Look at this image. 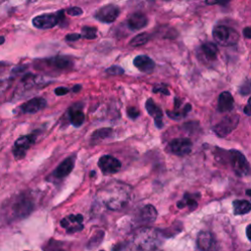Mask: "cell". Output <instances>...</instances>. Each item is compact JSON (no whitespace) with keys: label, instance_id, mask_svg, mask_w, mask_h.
Here are the masks:
<instances>
[{"label":"cell","instance_id":"12","mask_svg":"<svg viewBox=\"0 0 251 251\" xmlns=\"http://www.w3.org/2000/svg\"><path fill=\"white\" fill-rule=\"evenodd\" d=\"M13 214L16 217H26L33 209V202L25 196H20L13 203Z\"/></svg>","mask_w":251,"mask_h":251},{"label":"cell","instance_id":"37","mask_svg":"<svg viewBox=\"0 0 251 251\" xmlns=\"http://www.w3.org/2000/svg\"><path fill=\"white\" fill-rule=\"evenodd\" d=\"M69 89L65 88V87H61V88H57L55 89V95L56 96H59V97H62V96H65L69 93Z\"/></svg>","mask_w":251,"mask_h":251},{"label":"cell","instance_id":"36","mask_svg":"<svg viewBox=\"0 0 251 251\" xmlns=\"http://www.w3.org/2000/svg\"><path fill=\"white\" fill-rule=\"evenodd\" d=\"M153 93H161L163 95H166V96H169V92L168 90H167V88L165 86H158V87H155L153 89Z\"/></svg>","mask_w":251,"mask_h":251},{"label":"cell","instance_id":"35","mask_svg":"<svg viewBox=\"0 0 251 251\" xmlns=\"http://www.w3.org/2000/svg\"><path fill=\"white\" fill-rule=\"evenodd\" d=\"M230 1H232V0H206V3L208 5H217V4L225 5Z\"/></svg>","mask_w":251,"mask_h":251},{"label":"cell","instance_id":"45","mask_svg":"<svg viewBox=\"0 0 251 251\" xmlns=\"http://www.w3.org/2000/svg\"><path fill=\"white\" fill-rule=\"evenodd\" d=\"M248 105H250L251 106V97L249 98V100H248Z\"/></svg>","mask_w":251,"mask_h":251},{"label":"cell","instance_id":"34","mask_svg":"<svg viewBox=\"0 0 251 251\" xmlns=\"http://www.w3.org/2000/svg\"><path fill=\"white\" fill-rule=\"evenodd\" d=\"M66 13L70 16H79L82 14V10L79 7H71L66 10Z\"/></svg>","mask_w":251,"mask_h":251},{"label":"cell","instance_id":"26","mask_svg":"<svg viewBox=\"0 0 251 251\" xmlns=\"http://www.w3.org/2000/svg\"><path fill=\"white\" fill-rule=\"evenodd\" d=\"M192 109V106L191 104H187L185 105V107L182 109V110H178V111H175V112H171V111H167V114H168L169 117H171L172 119H175V120H180L184 117L187 116V114L191 111Z\"/></svg>","mask_w":251,"mask_h":251},{"label":"cell","instance_id":"39","mask_svg":"<svg viewBox=\"0 0 251 251\" xmlns=\"http://www.w3.org/2000/svg\"><path fill=\"white\" fill-rule=\"evenodd\" d=\"M46 251H66V250L62 249V248L59 247V246H54L53 244H50V245H49V248H47Z\"/></svg>","mask_w":251,"mask_h":251},{"label":"cell","instance_id":"21","mask_svg":"<svg viewBox=\"0 0 251 251\" xmlns=\"http://www.w3.org/2000/svg\"><path fill=\"white\" fill-rule=\"evenodd\" d=\"M49 67H53L57 70H67L73 66V61L66 56H57L45 61Z\"/></svg>","mask_w":251,"mask_h":251},{"label":"cell","instance_id":"15","mask_svg":"<svg viewBox=\"0 0 251 251\" xmlns=\"http://www.w3.org/2000/svg\"><path fill=\"white\" fill-rule=\"evenodd\" d=\"M145 108L148 114L151 117H153L156 127L158 129H161L163 127V112L160 109V107L157 106L156 103L151 98H149L145 103Z\"/></svg>","mask_w":251,"mask_h":251},{"label":"cell","instance_id":"22","mask_svg":"<svg viewBox=\"0 0 251 251\" xmlns=\"http://www.w3.org/2000/svg\"><path fill=\"white\" fill-rule=\"evenodd\" d=\"M139 217L143 223H152L157 217V211L152 205H146L140 210Z\"/></svg>","mask_w":251,"mask_h":251},{"label":"cell","instance_id":"14","mask_svg":"<svg viewBox=\"0 0 251 251\" xmlns=\"http://www.w3.org/2000/svg\"><path fill=\"white\" fill-rule=\"evenodd\" d=\"M68 114H69L70 122L76 128H79L83 124V122H85V114H83L82 106L79 103L73 105L69 109Z\"/></svg>","mask_w":251,"mask_h":251},{"label":"cell","instance_id":"8","mask_svg":"<svg viewBox=\"0 0 251 251\" xmlns=\"http://www.w3.org/2000/svg\"><path fill=\"white\" fill-rule=\"evenodd\" d=\"M59 24V16L58 13L56 14H42L39 16H37L33 19V25L37 29L40 30H46L54 28L56 25Z\"/></svg>","mask_w":251,"mask_h":251},{"label":"cell","instance_id":"29","mask_svg":"<svg viewBox=\"0 0 251 251\" xmlns=\"http://www.w3.org/2000/svg\"><path fill=\"white\" fill-rule=\"evenodd\" d=\"M129 3L133 7L142 9V8H147L150 5H152L154 3V0H131Z\"/></svg>","mask_w":251,"mask_h":251},{"label":"cell","instance_id":"27","mask_svg":"<svg viewBox=\"0 0 251 251\" xmlns=\"http://www.w3.org/2000/svg\"><path fill=\"white\" fill-rule=\"evenodd\" d=\"M113 134V131L109 128H104V129H99L97 131H96L94 134H93V139H104V138H107L109 136H111Z\"/></svg>","mask_w":251,"mask_h":251},{"label":"cell","instance_id":"30","mask_svg":"<svg viewBox=\"0 0 251 251\" xmlns=\"http://www.w3.org/2000/svg\"><path fill=\"white\" fill-rule=\"evenodd\" d=\"M186 206H193V208H195L197 206V202L193 199V196L191 195H185L183 201L178 202V207L180 209L185 208Z\"/></svg>","mask_w":251,"mask_h":251},{"label":"cell","instance_id":"47","mask_svg":"<svg viewBox=\"0 0 251 251\" xmlns=\"http://www.w3.org/2000/svg\"><path fill=\"white\" fill-rule=\"evenodd\" d=\"M100 251H104V250H100Z\"/></svg>","mask_w":251,"mask_h":251},{"label":"cell","instance_id":"46","mask_svg":"<svg viewBox=\"0 0 251 251\" xmlns=\"http://www.w3.org/2000/svg\"><path fill=\"white\" fill-rule=\"evenodd\" d=\"M248 251H251V249H250V250H248Z\"/></svg>","mask_w":251,"mask_h":251},{"label":"cell","instance_id":"6","mask_svg":"<svg viewBox=\"0 0 251 251\" xmlns=\"http://www.w3.org/2000/svg\"><path fill=\"white\" fill-rule=\"evenodd\" d=\"M119 16L120 8L114 4H107L98 9L95 14L97 20L106 24H111L115 22Z\"/></svg>","mask_w":251,"mask_h":251},{"label":"cell","instance_id":"28","mask_svg":"<svg viewBox=\"0 0 251 251\" xmlns=\"http://www.w3.org/2000/svg\"><path fill=\"white\" fill-rule=\"evenodd\" d=\"M81 37L87 39H95L97 37V30L94 27H83L81 30Z\"/></svg>","mask_w":251,"mask_h":251},{"label":"cell","instance_id":"24","mask_svg":"<svg viewBox=\"0 0 251 251\" xmlns=\"http://www.w3.org/2000/svg\"><path fill=\"white\" fill-rule=\"evenodd\" d=\"M203 54L209 59V60H215L218 54V48L216 44L212 42H205L201 46Z\"/></svg>","mask_w":251,"mask_h":251},{"label":"cell","instance_id":"25","mask_svg":"<svg viewBox=\"0 0 251 251\" xmlns=\"http://www.w3.org/2000/svg\"><path fill=\"white\" fill-rule=\"evenodd\" d=\"M149 40V35L146 34V33H142V34H139L137 35L136 37H135L131 42H130V45L131 46H134V47H136V46H141V45H144L145 43H147Z\"/></svg>","mask_w":251,"mask_h":251},{"label":"cell","instance_id":"44","mask_svg":"<svg viewBox=\"0 0 251 251\" xmlns=\"http://www.w3.org/2000/svg\"><path fill=\"white\" fill-rule=\"evenodd\" d=\"M246 194L251 198V190H248V191H246Z\"/></svg>","mask_w":251,"mask_h":251},{"label":"cell","instance_id":"33","mask_svg":"<svg viewBox=\"0 0 251 251\" xmlns=\"http://www.w3.org/2000/svg\"><path fill=\"white\" fill-rule=\"evenodd\" d=\"M127 113H128V116L133 120H135L139 116V111L135 107H129L127 109Z\"/></svg>","mask_w":251,"mask_h":251},{"label":"cell","instance_id":"9","mask_svg":"<svg viewBox=\"0 0 251 251\" xmlns=\"http://www.w3.org/2000/svg\"><path fill=\"white\" fill-rule=\"evenodd\" d=\"M170 151L178 156H186L192 152L193 143L189 138H175L169 143Z\"/></svg>","mask_w":251,"mask_h":251},{"label":"cell","instance_id":"1","mask_svg":"<svg viewBox=\"0 0 251 251\" xmlns=\"http://www.w3.org/2000/svg\"><path fill=\"white\" fill-rule=\"evenodd\" d=\"M97 195L108 209L121 210L131 201L132 189L128 185L114 182L100 190Z\"/></svg>","mask_w":251,"mask_h":251},{"label":"cell","instance_id":"32","mask_svg":"<svg viewBox=\"0 0 251 251\" xmlns=\"http://www.w3.org/2000/svg\"><path fill=\"white\" fill-rule=\"evenodd\" d=\"M239 93L242 96H247L251 93V80H247L243 82V85L239 89Z\"/></svg>","mask_w":251,"mask_h":251},{"label":"cell","instance_id":"4","mask_svg":"<svg viewBox=\"0 0 251 251\" xmlns=\"http://www.w3.org/2000/svg\"><path fill=\"white\" fill-rule=\"evenodd\" d=\"M229 155H230V162L233 172L238 177L247 176L250 170V167L245 156L241 152L234 149L230 150Z\"/></svg>","mask_w":251,"mask_h":251},{"label":"cell","instance_id":"17","mask_svg":"<svg viewBox=\"0 0 251 251\" xmlns=\"http://www.w3.org/2000/svg\"><path fill=\"white\" fill-rule=\"evenodd\" d=\"M75 166V160L73 157H69L67 159H65L58 167L56 168V170L54 171L53 175L58 178V179H63L65 177H67L74 169Z\"/></svg>","mask_w":251,"mask_h":251},{"label":"cell","instance_id":"16","mask_svg":"<svg viewBox=\"0 0 251 251\" xmlns=\"http://www.w3.org/2000/svg\"><path fill=\"white\" fill-rule=\"evenodd\" d=\"M134 65L141 72L150 74L155 68L154 61L146 55H138L134 59Z\"/></svg>","mask_w":251,"mask_h":251},{"label":"cell","instance_id":"31","mask_svg":"<svg viewBox=\"0 0 251 251\" xmlns=\"http://www.w3.org/2000/svg\"><path fill=\"white\" fill-rule=\"evenodd\" d=\"M106 73L108 75H112V76H120V75H123L125 73V71H124V69H122L119 66H112L106 70Z\"/></svg>","mask_w":251,"mask_h":251},{"label":"cell","instance_id":"42","mask_svg":"<svg viewBox=\"0 0 251 251\" xmlns=\"http://www.w3.org/2000/svg\"><path fill=\"white\" fill-rule=\"evenodd\" d=\"M80 89H81V86H79V85L75 86V87L73 88V92H74V93H77V92L80 91Z\"/></svg>","mask_w":251,"mask_h":251},{"label":"cell","instance_id":"23","mask_svg":"<svg viewBox=\"0 0 251 251\" xmlns=\"http://www.w3.org/2000/svg\"><path fill=\"white\" fill-rule=\"evenodd\" d=\"M234 215H243L251 211V203L247 200H234L232 202Z\"/></svg>","mask_w":251,"mask_h":251},{"label":"cell","instance_id":"11","mask_svg":"<svg viewBox=\"0 0 251 251\" xmlns=\"http://www.w3.org/2000/svg\"><path fill=\"white\" fill-rule=\"evenodd\" d=\"M83 218L81 215H70L68 217H65L60 225L62 228H64L69 233H74L81 231L83 229Z\"/></svg>","mask_w":251,"mask_h":251},{"label":"cell","instance_id":"19","mask_svg":"<svg viewBox=\"0 0 251 251\" xmlns=\"http://www.w3.org/2000/svg\"><path fill=\"white\" fill-rule=\"evenodd\" d=\"M233 105H234L233 97L230 93L224 92L220 95L219 99H218V110H219V112H221V113L230 112L233 109Z\"/></svg>","mask_w":251,"mask_h":251},{"label":"cell","instance_id":"3","mask_svg":"<svg viewBox=\"0 0 251 251\" xmlns=\"http://www.w3.org/2000/svg\"><path fill=\"white\" fill-rule=\"evenodd\" d=\"M213 38L222 46H232L239 40L238 33L226 26H218L213 30Z\"/></svg>","mask_w":251,"mask_h":251},{"label":"cell","instance_id":"41","mask_svg":"<svg viewBox=\"0 0 251 251\" xmlns=\"http://www.w3.org/2000/svg\"><path fill=\"white\" fill-rule=\"evenodd\" d=\"M246 235H247V238L251 241V225H248L246 228Z\"/></svg>","mask_w":251,"mask_h":251},{"label":"cell","instance_id":"18","mask_svg":"<svg viewBox=\"0 0 251 251\" xmlns=\"http://www.w3.org/2000/svg\"><path fill=\"white\" fill-rule=\"evenodd\" d=\"M148 24L147 17L141 12L133 13L128 19V26L131 30H140Z\"/></svg>","mask_w":251,"mask_h":251},{"label":"cell","instance_id":"38","mask_svg":"<svg viewBox=\"0 0 251 251\" xmlns=\"http://www.w3.org/2000/svg\"><path fill=\"white\" fill-rule=\"evenodd\" d=\"M81 38V35L78 34H69L66 36V40L68 41H76Z\"/></svg>","mask_w":251,"mask_h":251},{"label":"cell","instance_id":"2","mask_svg":"<svg viewBox=\"0 0 251 251\" xmlns=\"http://www.w3.org/2000/svg\"><path fill=\"white\" fill-rule=\"evenodd\" d=\"M157 242L156 232L152 230H142L134 238L133 251H150Z\"/></svg>","mask_w":251,"mask_h":251},{"label":"cell","instance_id":"13","mask_svg":"<svg viewBox=\"0 0 251 251\" xmlns=\"http://www.w3.org/2000/svg\"><path fill=\"white\" fill-rule=\"evenodd\" d=\"M46 106V100L41 97L33 98L20 106V112L25 114H35Z\"/></svg>","mask_w":251,"mask_h":251},{"label":"cell","instance_id":"5","mask_svg":"<svg viewBox=\"0 0 251 251\" xmlns=\"http://www.w3.org/2000/svg\"><path fill=\"white\" fill-rule=\"evenodd\" d=\"M239 122V116L238 115H231L227 116L224 119L220 121L214 128V133L220 136V137H226L229 135L235 128L237 127Z\"/></svg>","mask_w":251,"mask_h":251},{"label":"cell","instance_id":"10","mask_svg":"<svg viewBox=\"0 0 251 251\" xmlns=\"http://www.w3.org/2000/svg\"><path fill=\"white\" fill-rule=\"evenodd\" d=\"M36 141V135H30L19 137L16 142L13 149V153L16 158H23L25 157L28 149L35 143Z\"/></svg>","mask_w":251,"mask_h":251},{"label":"cell","instance_id":"20","mask_svg":"<svg viewBox=\"0 0 251 251\" xmlns=\"http://www.w3.org/2000/svg\"><path fill=\"white\" fill-rule=\"evenodd\" d=\"M197 246L201 251H210L214 246V237L208 232H201L196 240Z\"/></svg>","mask_w":251,"mask_h":251},{"label":"cell","instance_id":"40","mask_svg":"<svg viewBox=\"0 0 251 251\" xmlns=\"http://www.w3.org/2000/svg\"><path fill=\"white\" fill-rule=\"evenodd\" d=\"M243 36L246 39H251V28L250 27H247L243 30Z\"/></svg>","mask_w":251,"mask_h":251},{"label":"cell","instance_id":"7","mask_svg":"<svg viewBox=\"0 0 251 251\" xmlns=\"http://www.w3.org/2000/svg\"><path fill=\"white\" fill-rule=\"evenodd\" d=\"M98 166L104 174H115L121 170L122 164L117 158L110 155H104L99 159Z\"/></svg>","mask_w":251,"mask_h":251},{"label":"cell","instance_id":"43","mask_svg":"<svg viewBox=\"0 0 251 251\" xmlns=\"http://www.w3.org/2000/svg\"><path fill=\"white\" fill-rule=\"evenodd\" d=\"M5 41V38L4 37H0V44H3Z\"/></svg>","mask_w":251,"mask_h":251}]
</instances>
